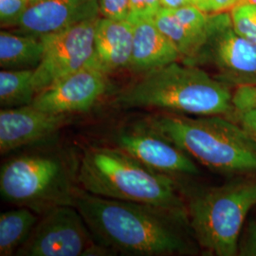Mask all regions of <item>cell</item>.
I'll list each match as a JSON object with an SVG mask.
<instances>
[{
	"instance_id": "obj_26",
	"label": "cell",
	"mask_w": 256,
	"mask_h": 256,
	"mask_svg": "<svg viewBox=\"0 0 256 256\" xmlns=\"http://www.w3.org/2000/svg\"><path fill=\"white\" fill-rule=\"evenodd\" d=\"M242 0H204L202 10L207 14L223 12L226 10H232Z\"/></svg>"
},
{
	"instance_id": "obj_27",
	"label": "cell",
	"mask_w": 256,
	"mask_h": 256,
	"mask_svg": "<svg viewBox=\"0 0 256 256\" xmlns=\"http://www.w3.org/2000/svg\"><path fill=\"white\" fill-rule=\"evenodd\" d=\"M164 9L174 10L187 5H194V0H160Z\"/></svg>"
},
{
	"instance_id": "obj_1",
	"label": "cell",
	"mask_w": 256,
	"mask_h": 256,
	"mask_svg": "<svg viewBox=\"0 0 256 256\" xmlns=\"http://www.w3.org/2000/svg\"><path fill=\"white\" fill-rule=\"evenodd\" d=\"M75 207L96 242L111 256H186L196 252L186 234L189 221L171 212L82 189Z\"/></svg>"
},
{
	"instance_id": "obj_16",
	"label": "cell",
	"mask_w": 256,
	"mask_h": 256,
	"mask_svg": "<svg viewBox=\"0 0 256 256\" xmlns=\"http://www.w3.org/2000/svg\"><path fill=\"white\" fill-rule=\"evenodd\" d=\"M45 50L43 37L2 30L0 32V66L2 70H34Z\"/></svg>"
},
{
	"instance_id": "obj_12",
	"label": "cell",
	"mask_w": 256,
	"mask_h": 256,
	"mask_svg": "<svg viewBox=\"0 0 256 256\" xmlns=\"http://www.w3.org/2000/svg\"><path fill=\"white\" fill-rule=\"evenodd\" d=\"M70 114H54L32 104L0 110V154L41 144L72 122Z\"/></svg>"
},
{
	"instance_id": "obj_10",
	"label": "cell",
	"mask_w": 256,
	"mask_h": 256,
	"mask_svg": "<svg viewBox=\"0 0 256 256\" xmlns=\"http://www.w3.org/2000/svg\"><path fill=\"white\" fill-rule=\"evenodd\" d=\"M114 140L116 146L156 172L174 178L200 174L190 156L142 122L120 130Z\"/></svg>"
},
{
	"instance_id": "obj_15",
	"label": "cell",
	"mask_w": 256,
	"mask_h": 256,
	"mask_svg": "<svg viewBox=\"0 0 256 256\" xmlns=\"http://www.w3.org/2000/svg\"><path fill=\"white\" fill-rule=\"evenodd\" d=\"M133 28V50L129 70L142 74L182 60L171 41L156 25L153 18L128 19Z\"/></svg>"
},
{
	"instance_id": "obj_19",
	"label": "cell",
	"mask_w": 256,
	"mask_h": 256,
	"mask_svg": "<svg viewBox=\"0 0 256 256\" xmlns=\"http://www.w3.org/2000/svg\"><path fill=\"white\" fill-rule=\"evenodd\" d=\"M34 70H2L0 72V106L14 108L30 104L36 90Z\"/></svg>"
},
{
	"instance_id": "obj_6",
	"label": "cell",
	"mask_w": 256,
	"mask_h": 256,
	"mask_svg": "<svg viewBox=\"0 0 256 256\" xmlns=\"http://www.w3.org/2000/svg\"><path fill=\"white\" fill-rule=\"evenodd\" d=\"M256 205V176L194 192L187 205L190 230L208 254L234 256L248 214Z\"/></svg>"
},
{
	"instance_id": "obj_18",
	"label": "cell",
	"mask_w": 256,
	"mask_h": 256,
	"mask_svg": "<svg viewBox=\"0 0 256 256\" xmlns=\"http://www.w3.org/2000/svg\"><path fill=\"white\" fill-rule=\"evenodd\" d=\"M36 214L26 207L0 214V256H16L36 225Z\"/></svg>"
},
{
	"instance_id": "obj_3",
	"label": "cell",
	"mask_w": 256,
	"mask_h": 256,
	"mask_svg": "<svg viewBox=\"0 0 256 256\" xmlns=\"http://www.w3.org/2000/svg\"><path fill=\"white\" fill-rule=\"evenodd\" d=\"M77 178L81 189L92 194L154 206L188 220L174 178L150 169L119 147L86 149Z\"/></svg>"
},
{
	"instance_id": "obj_13",
	"label": "cell",
	"mask_w": 256,
	"mask_h": 256,
	"mask_svg": "<svg viewBox=\"0 0 256 256\" xmlns=\"http://www.w3.org/2000/svg\"><path fill=\"white\" fill-rule=\"evenodd\" d=\"M99 16V0H41L10 30L42 37Z\"/></svg>"
},
{
	"instance_id": "obj_11",
	"label": "cell",
	"mask_w": 256,
	"mask_h": 256,
	"mask_svg": "<svg viewBox=\"0 0 256 256\" xmlns=\"http://www.w3.org/2000/svg\"><path fill=\"white\" fill-rule=\"evenodd\" d=\"M106 90L108 74L86 66L36 93L30 104L48 113L72 115L90 110Z\"/></svg>"
},
{
	"instance_id": "obj_21",
	"label": "cell",
	"mask_w": 256,
	"mask_h": 256,
	"mask_svg": "<svg viewBox=\"0 0 256 256\" xmlns=\"http://www.w3.org/2000/svg\"><path fill=\"white\" fill-rule=\"evenodd\" d=\"M30 7V0H0V23L4 28H12Z\"/></svg>"
},
{
	"instance_id": "obj_22",
	"label": "cell",
	"mask_w": 256,
	"mask_h": 256,
	"mask_svg": "<svg viewBox=\"0 0 256 256\" xmlns=\"http://www.w3.org/2000/svg\"><path fill=\"white\" fill-rule=\"evenodd\" d=\"M162 8L160 0H130L128 19L154 18Z\"/></svg>"
},
{
	"instance_id": "obj_9",
	"label": "cell",
	"mask_w": 256,
	"mask_h": 256,
	"mask_svg": "<svg viewBox=\"0 0 256 256\" xmlns=\"http://www.w3.org/2000/svg\"><path fill=\"white\" fill-rule=\"evenodd\" d=\"M98 18L42 36L45 50L40 64L34 68L32 79L37 93L68 74L92 66Z\"/></svg>"
},
{
	"instance_id": "obj_14",
	"label": "cell",
	"mask_w": 256,
	"mask_h": 256,
	"mask_svg": "<svg viewBox=\"0 0 256 256\" xmlns=\"http://www.w3.org/2000/svg\"><path fill=\"white\" fill-rule=\"evenodd\" d=\"M133 50V28L126 19L100 16L94 32L92 66L104 74L128 70Z\"/></svg>"
},
{
	"instance_id": "obj_5",
	"label": "cell",
	"mask_w": 256,
	"mask_h": 256,
	"mask_svg": "<svg viewBox=\"0 0 256 256\" xmlns=\"http://www.w3.org/2000/svg\"><path fill=\"white\" fill-rule=\"evenodd\" d=\"M78 162L55 151L14 156L0 169V194L5 202L44 214L58 206H75L80 192Z\"/></svg>"
},
{
	"instance_id": "obj_28",
	"label": "cell",
	"mask_w": 256,
	"mask_h": 256,
	"mask_svg": "<svg viewBox=\"0 0 256 256\" xmlns=\"http://www.w3.org/2000/svg\"><path fill=\"white\" fill-rule=\"evenodd\" d=\"M194 6H196L198 8L202 10V6H203L204 0H194Z\"/></svg>"
},
{
	"instance_id": "obj_30",
	"label": "cell",
	"mask_w": 256,
	"mask_h": 256,
	"mask_svg": "<svg viewBox=\"0 0 256 256\" xmlns=\"http://www.w3.org/2000/svg\"><path fill=\"white\" fill-rule=\"evenodd\" d=\"M39 1H41V0H30V5H32V4H34V3L39 2Z\"/></svg>"
},
{
	"instance_id": "obj_4",
	"label": "cell",
	"mask_w": 256,
	"mask_h": 256,
	"mask_svg": "<svg viewBox=\"0 0 256 256\" xmlns=\"http://www.w3.org/2000/svg\"><path fill=\"white\" fill-rule=\"evenodd\" d=\"M142 122L216 173L256 176V146L236 120L162 111Z\"/></svg>"
},
{
	"instance_id": "obj_17",
	"label": "cell",
	"mask_w": 256,
	"mask_h": 256,
	"mask_svg": "<svg viewBox=\"0 0 256 256\" xmlns=\"http://www.w3.org/2000/svg\"><path fill=\"white\" fill-rule=\"evenodd\" d=\"M156 25L167 37L186 64H194L202 54L208 36L196 34L185 27L171 10L162 9L153 18Z\"/></svg>"
},
{
	"instance_id": "obj_2",
	"label": "cell",
	"mask_w": 256,
	"mask_h": 256,
	"mask_svg": "<svg viewBox=\"0 0 256 256\" xmlns=\"http://www.w3.org/2000/svg\"><path fill=\"white\" fill-rule=\"evenodd\" d=\"M114 104L124 110L154 108L191 115H220L232 120V92L196 64L176 61L146 74L118 93Z\"/></svg>"
},
{
	"instance_id": "obj_8",
	"label": "cell",
	"mask_w": 256,
	"mask_h": 256,
	"mask_svg": "<svg viewBox=\"0 0 256 256\" xmlns=\"http://www.w3.org/2000/svg\"><path fill=\"white\" fill-rule=\"evenodd\" d=\"M209 64L228 86H256V44L239 34L230 12L210 14L208 38L194 62Z\"/></svg>"
},
{
	"instance_id": "obj_20",
	"label": "cell",
	"mask_w": 256,
	"mask_h": 256,
	"mask_svg": "<svg viewBox=\"0 0 256 256\" xmlns=\"http://www.w3.org/2000/svg\"><path fill=\"white\" fill-rule=\"evenodd\" d=\"M230 14L238 34L256 44V4L240 2Z\"/></svg>"
},
{
	"instance_id": "obj_7",
	"label": "cell",
	"mask_w": 256,
	"mask_h": 256,
	"mask_svg": "<svg viewBox=\"0 0 256 256\" xmlns=\"http://www.w3.org/2000/svg\"><path fill=\"white\" fill-rule=\"evenodd\" d=\"M18 256H111L93 238L75 206H58L43 214Z\"/></svg>"
},
{
	"instance_id": "obj_23",
	"label": "cell",
	"mask_w": 256,
	"mask_h": 256,
	"mask_svg": "<svg viewBox=\"0 0 256 256\" xmlns=\"http://www.w3.org/2000/svg\"><path fill=\"white\" fill-rule=\"evenodd\" d=\"M130 0H99L100 16L106 18L126 19Z\"/></svg>"
},
{
	"instance_id": "obj_25",
	"label": "cell",
	"mask_w": 256,
	"mask_h": 256,
	"mask_svg": "<svg viewBox=\"0 0 256 256\" xmlns=\"http://www.w3.org/2000/svg\"><path fill=\"white\" fill-rule=\"evenodd\" d=\"M232 118L256 146V106L236 111Z\"/></svg>"
},
{
	"instance_id": "obj_29",
	"label": "cell",
	"mask_w": 256,
	"mask_h": 256,
	"mask_svg": "<svg viewBox=\"0 0 256 256\" xmlns=\"http://www.w3.org/2000/svg\"><path fill=\"white\" fill-rule=\"evenodd\" d=\"M241 2H248V3H254V4H256V0H242Z\"/></svg>"
},
{
	"instance_id": "obj_24",
	"label": "cell",
	"mask_w": 256,
	"mask_h": 256,
	"mask_svg": "<svg viewBox=\"0 0 256 256\" xmlns=\"http://www.w3.org/2000/svg\"><path fill=\"white\" fill-rule=\"evenodd\" d=\"M238 254L256 256V220H250L238 243Z\"/></svg>"
}]
</instances>
